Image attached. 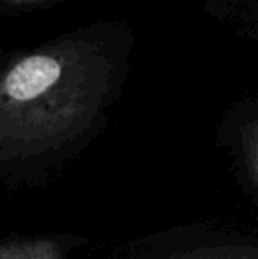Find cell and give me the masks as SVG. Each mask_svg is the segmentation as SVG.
<instances>
[{
	"instance_id": "6da1fadb",
	"label": "cell",
	"mask_w": 258,
	"mask_h": 259,
	"mask_svg": "<svg viewBox=\"0 0 258 259\" xmlns=\"http://www.w3.org/2000/svg\"><path fill=\"white\" fill-rule=\"evenodd\" d=\"M114 65L82 39L41 46L0 67V164L71 147L99 120Z\"/></svg>"
},
{
	"instance_id": "7a4b0ae2",
	"label": "cell",
	"mask_w": 258,
	"mask_h": 259,
	"mask_svg": "<svg viewBox=\"0 0 258 259\" xmlns=\"http://www.w3.org/2000/svg\"><path fill=\"white\" fill-rule=\"evenodd\" d=\"M0 259H65V254L55 240L20 238L0 242Z\"/></svg>"
},
{
	"instance_id": "3957f363",
	"label": "cell",
	"mask_w": 258,
	"mask_h": 259,
	"mask_svg": "<svg viewBox=\"0 0 258 259\" xmlns=\"http://www.w3.org/2000/svg\"><path fill=\"white\" fill-rule=\"evenodd\" d=\"M175 259H258V247L253 245H221L195 250Z\"/></svg>"
},
{
	"instance_id": "277c9868",
	"label": "cell",
	"mask_w": 258,
	"mask_h": 259,
	"mask_svg": "<svg viewBox=\"0 0 258 259\" xmlns=\"http://www.w3.org/2000/svg\"><path fill=\"white\" fill-rule=\"evenodd\" d=\"M246 159L253 180L258 185V120L249 125L248 136H246Z\"/></svg>"
},
{
	"instance_id": "5b68a950",
	"label": "cell",
	"mask_w": 258,
	"mask_h": 259,
	"mask_svg": "<svg viewBox=\"0 0 258 259\" xmlns=\"http://www.w3.org/2000/svg\"><path fill=\"white\" fill-rule=\"evenodd\" d=\"M45 2H53V0H2V4L7 7H27V6H35V4H45Z\"/></svg>"
}]
</instances>
